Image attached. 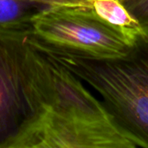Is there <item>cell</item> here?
Returning <instances> with one entry per match:
<instances>
[{
	"instance_id": "cell-1",
	"label": "cell",
	"mask_w": 148,
	"mask_h": 148,
	"mask_svg": "<svg viewBox=\"0 0 148 148\" xmlns=\"http://www.w3.org/2000/svg\"><path fill=\"white\" fill-rule=\"evenodd\" d=\"M54 61L100 93L112 121L137 147L148 148V27L134 33L122 55Z\"/></svg>"
},
{
	"instance_id": "cell-2",
	"label": "cell",
	"mask_w": 148,
	"mask_h": 148,
	"mask_svg": "<svg viewBox=\"0 0 148 148\" xmlns=\"http://www.w3.org/2000/svg\"><path fill=\"white\" fill-rule=\"evenodd\" d=\"M133 35L110 25L91 7H49L35 17L27 41L54 60L105 58L124 54Z\"/></svg>"
},
{
	"instance_id": "cell-3",
	"label": "cell",
	"mask_w": 148,
	"mask_h": 148,
	"mask_svg": "<svg viewBox=\"0 0 148 148\" xmlns=\"http://www.w3.org/2000/svg\"><path fill=\"white\" fill-rule=\"evenodd\" d=\"M27 38L0 36V148H6L27 117Z\"/></svg>"
},
{
	"instance_id": "cell-4",
	"label": "cell",
	"mask_w": 148,
	"mask_h": 148,
	"mask_svg": "<svg viewBox=\"0 0 148 148\" xmlns=\"http://www.w3.org/2000/svg\"><path fill=\"white\" fill-rule=\"evenodd\" d=\"M113 121L71 120L48 127L33 148H136Z\"/></svg>"
},
{
	"instance_id": "cell-5",
	"label": "cell",
	"mask_w": 148,
	"mask_h": 148,
	"mask_svg": "<svg viewBox=\"0 0 148 148\" xmlns=\"http://www.w3.org/2000/svg\"><path fill=\"white\" fill-rule=\"evenodd\" d=\"M46 8L41 0H0V36L27 38L35 17Z\"/></svg>"
},
{
	"instance_id": "cell-6",
	"label": "cell",
	"mask_w": 148,
	"mask_h": 148,
	"mask_svg": "<svg viewBox=\"0 0 148 148\" xmlns=\"http://www.w3.org/2000/svg\"><path fill=\"white\" fill-rule=\"evenodd\" d=\"M90 7L100 18L130 36L141 29L121 0H92Z\"/></svg>"
},
{
	"instance_id": "cell-7",
	"label": "cell",
	"mask_w": 148,
	"mask_h": 148,
	"mask_svg": "<svg viewBox=\"0 0 148 148\" xmlns=\"http://www.w3.org/2000/svg\"><path fill=\"white\" fill-rule=\"evenodd\" d=\"M141 28L148 27V0H121Z\"/></svg>"
},
{
	"instance_id": "cell-8",
	"label": "cell",
	"mask_w": 148,
	"mask_h": 148,
	"mask_svg": "<svg viewBox=\"0 0 148 148\" xmlns=\"http://www.w3.org/2000/svg\"><path fill=\"white\" fill-rule=\"evenodd\" d=\"M48 7H90L92 0H41Z\"/></svg>"
}]
</instances>
